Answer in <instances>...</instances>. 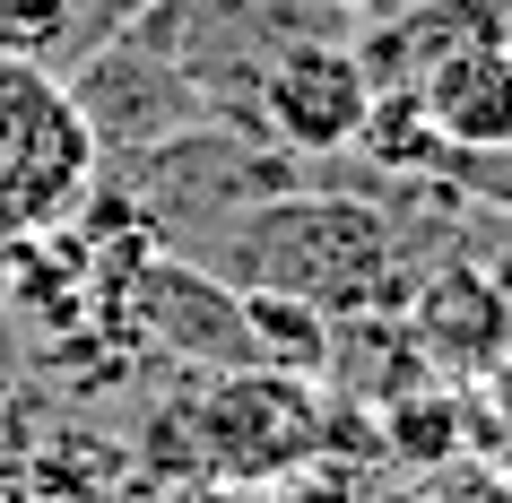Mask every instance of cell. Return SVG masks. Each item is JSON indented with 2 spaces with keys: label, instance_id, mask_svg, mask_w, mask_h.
Listing matches in <instances>:
<instances>
[{
  "label": "cell",
  "instance_id": "6da1fadb",
  "mask_svg": "<svg viewBox=\"0 0 512 503\" xmlns=\"http://www.w3.org/2000/svg\"><path fill=\"white\" fill-rule=\"evenodd\" d=\"M96 191V122L53 61L0 53V243L53 235Z\"/></svg>",
  "mask_w": 512,
  "mask_h": 503
},
{
  "label": "cell",
  "instance_id": "7a4b0ae2",
  "mask_svg": "<svg viewBox=\"0 0 512 503\" xmlns=\"http://www.w3.org/2000/svg\"><path fill=\"white\" fill-rule=\"evenodd\" d=\"M252 278L296 295L313 313H365L391 287V235L374 209L356 200H296V209H261L243 243Z\"/></svg>",
  "mask_w": 512,
  "mask_h": 503
},
{
  "label": "cell",
  "instance_id": "3957f363",
  "mask_svg": "<svg viewBox=\"0 0 512 503\" xmlns=\"http://www.w3.org/2000/svg\"><path fill=\"white\" fill-rule=\"evenodd\" d=\"M191 434H200V460L217 477L270 486V477L304 469L322 451V391H313V373H287V365L226 373V382L200 391Z\"/></svg>",
  "mask_w": 512,
  "mask_h": 503
},
{
  "label": "cell",
  "instance_id": "277c9868",
  "mask_svg": "<svg viewBox=\"0 0 512 503\" xmlns=\"http://www.w3.org/2000/svg\"><path fill=\"white\" fill-rule=\"evenodd\" d=\"M365 105H374V70L365 53L348 44H296V53L270 61V79H261V113H270L278 139H296L304 157H330V148H348L365 131Z\"/></svg>",
  "mask_w": 512,
  "mask_h": 503
},
{
  "label": "cell",
  "instance_id": "5b68a950",
  "mask_svg": "<svg viewBox=\"0 0 512 503\" xmlns=\"http://www.w3.org/2000/svg\"><path fill=\"white\" fill-rule=\"evenodd\" d=\"M417 105L434 139L460 157H495L512 148V35H460L417 70Z\"/></svg>",
  "mask_w": 512,
  "mask_h": 503
},
{
  "label": "cell",
  "instance_id": "8992f818",
  "mask_svg": "<svg viewBox=\"0 0 512 503\" xmlns=\"http://www.w3.org/2000/svg\"><path fill=\"white\" fill-rule=\"evenodd\" d=\"M443 330H469V356H478V365L504 347V304H486L478 269H452L443 287H426V347L443 339Z\"/></svg>",
  "mask_w": 512,
  "mask_h": 503
},
{
  "label": "cell",
  "instance_id": "52a82bcc",
  "mask_svg": "<svg viewBox=\"0 0 512 503\" xmlns=\"http://www.w3.org/2000/svg\"><path fill=\"white\" fill-rule=\"evenodd\" d=\"M365 148H374L382 165H426V148H434V122H426V105H417V87H374V105H365Z\"/></svg>",
  "mask_w": 512,
  "mask_h": 503
},
{
  "label": "cell",
  "instance_id": "ba28073f",
  "mask_svg": "<svg viewBox=\"0 0 512 503\" xmlns=\"http://www.w3.org/2000/svg\"><path fill=\"white\" fill-rule=\"evenodd\" d=\"M243 321L278 339L270 365H287V373L322 365V313H313V304H296V295H278V287H252V295H243Z\"/></svg>",
  "mask_w": 512,
  "mask_h": 503
},
{
  "label": "cell",
  "instance_id": "9c48e42d",
  "mask_svg": "<svg viewBox=\"0 0 512 503\" xmlns=\"http://www.w3.org/2000/svg\"><path fill=\"white\" fill-rule=\"evenodd\" d=\"M61 27H79V18H70V0H0V53L44 61V44H53Z\"/></svg>",
  "mask_w": 512,
  "mask_h": 503
}]
</instances>
